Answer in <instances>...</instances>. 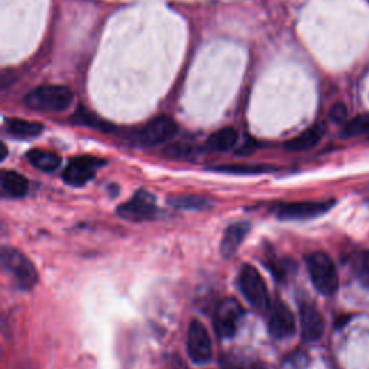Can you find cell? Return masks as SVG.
Masks as SVG:
<instances>
[{
  "instance_id": "1",
  "label": "cell",
  "mask_w": 369,
  "mask_h": 369,
  "mask_svg": "<svg viewBox=\"0 0 369 369\" xmlns=\"http://www.w3.org/2000/svg\"><path fill=\"white\" fill-rule=\"evenodd\" d=\"M72 101V91L64 86H40L25 95L24 104L36 111H64Z\"/></svg>"
},
{
  "instance_id": "2",
  "label": "cell",
  "mask_w": 369,
  "mask_h": 369,
  "mask_svg": "<svg viewBox=\"0 0 369 369\" xmlns=\"http://www.w3.org/2000/svg\"><path fill=\"white\" fill-rule=\"evenodd\" d=\"M304 260L316 290L324 296H332L339 287V274L333 260L324 253H312Z\"/></svg>"
},
{
  "instance_id": "3",
  "label": "cell",
  "mask_w": 369,
  "mask_h": 369,
  "mask_svg": "<svg viewBox=\"0 0 369 369\" xmlns=\"http://www.w3.org/2000/svg\"><path fill=\"white\" fill-rule=\"evenodd\" d=\"M238 283L244 297L247 299V301L254 307V309L260 312H265L270 309L272 304H270L267 285H265L261 274L258 273L257 269L253 267V265L250 264L242 265Z\"/></svg>"
},
{
  "instance_id": "4",
  "label": "cell",
  "mask_w": 369,
  "mask_h": 369,
  "mask_svg": "<svg viewBox=\"0 0 369 369\" xmlns=\"http://www.w3.org/2000/svg\"><path fill=\"white\" fill-rule=\"evenodd\" d=\"M2 264L3 267L15 276L19 285L25 290H31L38 283V273L33 264L20 251L12 247L2 249Z\"/></svg>"
},
{
  "instance_id": "5",
  "label": "cell",
  "mask_w": 369,
  "mask_h": 369,
  "mask_svg": "<svg viewBox=\"0 0 369 369\" xmlns=\"http://www.w3.org/2000/svg\"><path fill=\"white\" fill-rule=\"evenodd\" d=\"M335 199L331 201H306V202H289L277 203L274 212L280 219H311L320 217L335 207Z\"/></svg>"
},
{
  "instance_id": "6",
  "label": "cell",
  "mask_w": 369,
  "mask_h": 369,
  "mask_svg": "<svg viewBox=\"0 0 369 369\" xmlns=\"http://www.w3.org/2000/svg\"><path fill=\"white\" fill-rule=\"evenodd\" d=\"M244 309L237 299H223L215 309L214 326L219 338H233L237 333L238 324L242 319Z\"/></svg>"
},
{
  "instance_id": "7",
  "label": "cell",
  "mask_w": 369,
  "mask_h": 369,
  "mask_svg": "<svg viewBox=\"0 0 369 369\" xmlns=\"http://www.w3.org/2000/svg\"><path fill=\"white\" fill-rule=\"evenodd\" d=\"M178 133V125L168 116H159L137 133V140L145 146H159L173 139Z\"/></svg>"
},
{
  "instance_id": "8",
  "label": "cell",
  "mask_w": 369,
  "mask_h": 369,
  "mask_svg": "<svg viewBox=\"0 0 369 369\" xmlns=\"http://www.w3.org/2000/svg\"><path fill=\"white\" fill-rule=\"evenodd\" d=\"M156 214V199L146 191H139L129 201L117 208V215L132 222H141L153 218Z\"/></svg>"
},
{
  "instance_id": "9",
  "label": "cell",
  "mask_w": 369,
  "mask_h": 369,
  "mask_svg": "<svg viewBox=\"0 0 369 369\" xmlns=\"http://www.w3.org/2000/svg\"><path fill=\"white\" fill-rule=\"evenodd\" d=\"M106 165V160L93 156H79L72 159L65 168L63 178L72 187H83L94 179L97 171Z\"/></svg>"
},
{
  "instance_id": "10",
  "label": "cell",
  "mask_w": 369,
  "mask_h": 369,
  "mask_svg": "<svg viewBox=\"0 0 369 369\" xmlns=\"http://www.w3.org/2000/svg\"><path fill=\"white\" fill-rule=\"evenodd\" d=\"M296 331V322L292 311L284 301L276 300L270 307L269 332L272 338L281 340L289 338Z\"/></svg>"
},
{
  "instance_id": "11",
  "label": "cell",
  "mask_w": 369,
  "mask_h": 369,
  "mask_svg": "<svg viewBox=\"0 0 369 369\" xmlns=\"http://www.w3.org/2000/svg\"><path fill=\"white\" fill-rule=\"evenodd\" d=\"M188 354L195 363H207L212 356V345L207 327L194 320L188 332Z\"/></svg>"
},
{
  "instance_id": "12",
  "label": "cell",
  "mask_w": 369,
  "mask_h": 369,
  "mask_svg": "<svg viewBox=\"0 0 369 369\" xmlns=\"http://www.w3.org/2000/svg\"><path fill=\"white\" fill-rule=\"evenodd\" d=\"M301 336L306 342H316L323 336L324 319L317 307L311 301L300 303Z\"/></svg>"
},
{
  "instance_id": "13",
  "label": "cell",
  "mask_w": 369,
  "mask_h": 369,
  "mask_svg": "<svg viewBox=\"0 0 369 369\" xmlns=\"http://www.w3.org/2000/svg\"><path fill=\"white\" fill-rule=\"evenodd\" d=\"M326 133V125L324 123H316L312 127L304 130L297 137L285 141L284 149L289 152H306L313 149L317 143L323 139Z\"/></svg>"
},
{
  "instance_id": "14",
  "label": "cell",
  "mask_w": 369,
  "mask_h": 369,
  "mask_svg": "<svg viewBox=\"0 0 369 369\" xmlns=\"http://www.w3.org/2000/svg\"><path fill=\"white\" fill-rule=\"evenodd\" d=\"M250 230H251L250 222H235L230 225L221 241V254L225 258L233 257L238 251L241 242L245 240V237H247Z\"/></svg>"
},
{
  "instance_id": "15",
  "label": "cell",
  "mask_w": 369,
  "mask_h": 369,
  "mask_svg": "<svg viewBox=\"0 0 369 369\" xmlns=\"http://www.w3.org/2000/svg\"><path fill=\"white\" fill-rule=\"evenodd\" d=\"M238 139L240 134L234 127H223L208 137L203 149L207 152H227L237 145Z\"/></svg>"
},
{
  "instance_id": "16",
  "label": "cell",
  "mask_w": 369,
  "mask_h": 369,
  "mask_svg": "<svg viewBox=\"0 0 369 369\" xmlns=\"http://www.w3.org/2000/svg\"><path fill=\"white\" fill-rule=\"evenodd\" d=\"M44 126L40 123L28 121L22 118H10L8 120V132L17 139H29L36 137L42 133Z\"/></svg>"
},
{
  "instance_id": "17",
  "label": "cell",
  "mask_w": 369,
  "mask_h": 369,
  "mask_svg": "<svg viewBox=\"0 0 369 369\" xmlns=\"http://www.w3.org/2000/svg\"><path fill=\"white\" fill-rule=\"evenodd\" d=\"M2 188L12 198H22L28 194L29 182L17 172H6L2 176Z\"/></svg>"
},
{
  "instance_id": "18",
  "label": "cell",
  "mask_w": 369,
  "mask_h": 369,
  "mask_svg": "<svg viewBox=\"0 0 369 369\" xmlns=\"http://www.w3.org/2000/svg\"><path fill=\"white\" fill-rule=\"evenodd\" d=\"M28 160L32 166L44 172H54L61 165V157L55 153L33 149L28 153Z\"/></svg>"
},
{
  "instance_id": "19",
  "label": "cell",
  "mask_w": 369,
  "mask_h": 369,
  "mask_svg": "<svg viewBox=\"0 0 369 369\" xmlns=\"http://www.w3.org/2000/svg\"><path fill=\"white\" fill-rule=\"evenodd\" d=\"M169 205L178 210H207L211 207L210 199L199 195H178L169 198Z\"/></svg>"
},
{
  "instance_id": "20",
  "label": "cell",
  "mask_w": 369,
  "mask_h": 369,
  "mask_svg": "<svg viewBox=\"0 0 369 369\" xmlns=\"http://www.w3.org/2000/svg\"><path fill=\"white\" fill-rule=\"evenodd\" d=\"M352 269L359 283L369 290V250L359 251L354 257Z\"/></svg>"
},
{
  "instance_id": "21",
  "label": "cell",
  "mask_w": 369,
  "mask_h": 369,
  "mask_svg": "<svg viewBox=\"0 0 369 369\" xmlns=\"http://www.w3.org/2000/svg\"><path fill=\"white\" fill-rule=\"evenodd\" d=\"M215 171L223 173H234V175H260L276 171L274 166L269 165H228V166H218Z\"/></svg>"
},
{
  "instance_id": "22",
  "label": "cell",
  "mask_w": 369,
  "mask_h": 369,
  "mask_svg": "<svg viewBox=\"0 0 369 369\" xmlns=\"http://www.w3.org/2000/svg\"><path fill=\"white\" fill-rule=\"evenodd\" d=\"M361 134H369V114H361L350 120L342 132L343 137H356Z\"/></svg>"
},
{
  "instance_id": "23",
  "label": "cell",
  "mask_w": 369,
  "mask_h": 369,
  "mask_svg": "<svg viewBox=\"0 0 369 369\" xmlns=\"http://www.w3.org/2000/svg\"><path fill=\"white\" fill-rule=\"evenodd\" d=\"M74 121L78 123V125H83V126H88L93 129H100L102 132H109L113 129V126L107 125L106 121L100 120L95 114L87 111L86 109H78V111L74 114Z\"/></svg>"
},
{
  "instance_id": "24",
  "label": "cell",
  "mask_w": 369,
  "mask_h": 369,
  "mask_svg": "<svg viewBox=\"0 0 369 369\" xmlns=\"http://www.w3.org/2000/svg\"><path fill=\"white\" fill-rule=\"evenodd\" d=\"M223 366L227 369H262V366L254 361L237 359V358H230L228 361H225Z\"/></svg>"
},
{
  "instance_id": "25",
  "label": "cell",
  "mask_w": 369,
  "mask_h": 369,
  "mask_svg": "<svg viewBox=\"0 0 369 369\" xmlns=\"http://www.w3.org/2000/svg\"><path fill=\"white\" fill-rule=\"evenodd\" d=\"M329 118L333 123H336V125H342V123H345L347 118V107L343 104V102H335V104L331 107Z\"/></svg>"
},
{
  "instance_id": "26",
  "label": "cell",
  "mask_w": 369,
  "mask_h": 369,
  "mask_svg": "<svg viewBox=\"0 0 369 369\" xmlns=\"http://www.w3.org/2000/svg\"><path fill=\"white\" fill-rule=\"evenodd\" d=\"M166 155H169L171 157H187L191 153V148L188 145H175V146H169L165 150Z\"/></svg>"
},
{
  "instance_id": "27",
  "label": "cell",
  "mask_w": 369,
  "mask_h": 369,
  "mask_svg": "<svg viewBox=\"0 0 369 369\" xmlns=\"http://www.w3.org/2000/svg\"><path fill=\"white\" fill-rule=\"evenodd\" d=\"M2 150H3V153H2V160H5L6 156H8V148H6L5 143H2Z\"/></svg>"
}]
</instances>
